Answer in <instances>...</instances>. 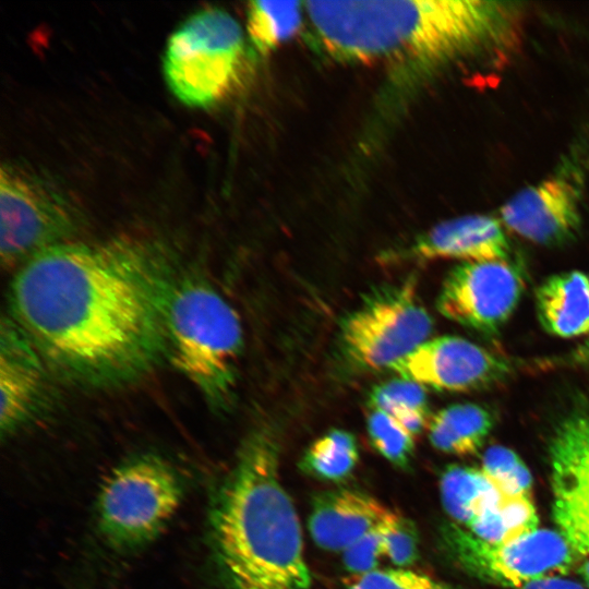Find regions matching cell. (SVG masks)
Here are the masks:
<instances>
[{"instance_id": "obj_1", "label": "cell", "mask_w": 589, "mask_h": 589, "mask_svg": "<svg viewBox=\"0 0 589 589\" xmlns=\"http://www.w3.org/2000/svg\"><path fill=\"white\" fill-rule=\"evenodd\" d=\"M176 284L166 261L147 245L68 241L17 268L11 316L63 374L91 384L121 383L167 350Z\"/></svg>"}, {"instance_id": "obj_2", "label": "cell", "mask_w": 589, "mask_h": 589, "mask_svg": "<svg viewBox=\"0 0 589 589\" xmlns=\"http://www.w3.org/2000/svg\"><path fill=\"white\" fill-rule=\"evenodd\" d=\"M314 44L341 62L438 65L507 48L518 28L515 2L342 0L303 2Z\"/></svg>"}, {"instance_id": "obj_3", "label": "cell", "mask_w": 589, "mask_h": 589, "mask_svg": "<svg viewBox=\"0 0 589 589\" xmlns=\"http://www.w3.org/2000/svg\"><path fill=\"white\" fill-rule=\"evenodd\" d=\"M213 561L226 589H309L294 505L279 478V445L259 430L242 445L208 512Z\"/></svg>"}, {"instance_id": "obj_4", "label": "cell", "mask_w": 589, "mask_h": 589, "mask_svg": "<svg viewBox=\"0 0 589 589\" xmlns=\"http://www.w3.org/2000/svg\"><path fill=\"white\" fill-rule=\"evenodd\" d=\"M243 346L241 321L214 288L176 284L167 315V351L175 366L216 408L235 396Z\"/></svg>"}, {"instance_id": "obj_5", "label": "cell", "mask_w": 589, "mask_h": 589, "mask_svg": "<svg viewBox=\"0 0 589 589\" xmlns=\"http://www.w3.org/2000/svg\"><path fill=\"white\" fill-rule=\"evenodd\" d=\"M184 493L180 472L156 455L132 457L103 481L95 505L96 528L120 553L147 546L166 528Z\"/></svg>"}, {"instance_id": "obj_6", "label": "cell", "mask_w": 589, "mask_h": 589, "mask_svg": "<svg viewBox=\"0 0 589 589\" xmlns=\"http://www.w3.org/2000/svg\"><path fill=\"white\" fill-rule=\"evenodd\" d=\"M244 57V36L238 21L221 8H204L169 36L163 58L165 80L182 104L208 108L236 87Z\"/></svg>"}, {"instance_id": "obj_7", "label": "cell", "mask_w": 589, "mask_h": 589, "mask_svg": "<svg viewBox=\"0 0 589 589\" xmlns=\"http://www.w3.org/2000/svg\"><path fill=\"white\" fill-rule=\"evenodd\" d=\"M589 179V137L579 134L551 172L509 197L500 208L503 225L548 248L569 244L579 236L581 204Z\"/></svg>"}, {"instance_id": "obj_8", "label": "cell", "mask_w": 589, "mask_h": 589, "mask_svg": "<svg viewBox=\"0 0 589 589\" xmlns=\"http://www.w3.org/2000/svg\"><path fill=\"white\" fill-rule=\"evenodd\" d=\"M79 227L72 203L40 176L13 164L0 170V255L20 267L39 252L70 241Z\"/></svg>"}, {"instance_id": "obj_9", "label": "cell", "mask_w": 589, "mask_h": 589, "mask_svg": "<svg viewBox=\"0 0 589 589\" xmlns=\"http://www.w3.org/2000/svg\"><path fill=\"white\" fill-rule=\"evenodd\" d=\"M433 321L409 278L369 296L342 322L341 346L348 359L369 370L389 369L426 341Z\"/></svg>"}, {"instance_id": "obj_10", "label": "cell", "mask_w": 589, "mask_h": 589, "mask_svg": "<svg viewBox=\"0 0 589 589\" xmlns=\"http://www.w3.org/2000/svg\"><path fill=\"white\" fill-rule=\"evenodd\" d=\"M448 555L482 581L519 588L532 580L566 575L578 553L560 531L537 529L506 543H489L449 524L442 531Z\"/></svg>"}, {"instance_id": "obj_11", "label": "cell", "mask_w": 589, "mask_h": 589, "mask_svg": "<svg viewBox=\"0 0 589 589\" xmlns=\"http://www.w3.org/2000/svg\"><path fill=\"white\" fill-rule=\"evenodd\" d=\"M524 287L514 261L465 262L446 275L436 308L446 318L493 336L512 316Z\"/></svg>"}, {"instance_id": "obj_12", "label": "cell", "mask_w": 589, "mask_h": 589, "mask_svg": "<svg viewBox=\"0 0 589 589\" xmlns=\"http://www.w3.org/2000/svg\"><path fill=\"white\" fill-rule=\"evenodd\" d=\"M550 462L553 519L574 550L589 556V408L558 422Z\"/></svg>"}, {"instance_id": "obj_13", "label": "cell", "mask_w": 589, "mask_h": 589, "mask_svg": "<svg viewBox=\"0 0 589 589\" xmlns=\"http://www.w3.org/2000/svg\"><path fill=\"white\" fill-rule=\"evenodd\" d=\"M400 378L447 392L488 389L512 373L510 363L458 336L429 339L389 366Z\"/></svg>"}, {"instance_id": "obj_14", "label": "cell", "mask_w": 589, "mask_h": 589, "mask_svg": "<svg viewBox=\"0 0 589 589\" xmlns=\"http://www.w3.org/2000/svg\"><path fill=\"white\" fill-rule=\"evenodd\" d=\"M43 356L10 315L0 330V428L10 434L36 412L45 387Z\"/></svg>"}, {"instance_id": "obj_15", "label": "cell", "mask_w": 589, "mask_h": 589, "mask_svg": "<svg viewBox=\"0 0 589 589\" xmlns=\"http://www.w3.org/2000/svg\"><path fill=\"white\" fill-rule=\"evenodd\" d=\"M500 218L470 214L444 220L405 249L406 259L465 262L513 261V248Z\"/></svg>"}, {"instance_id": "obj_16", "label": "cell", "mask_w": 589, "mask_h": 589, "mask_svg": "<svg viewBox=\"0 0 589 589\" xmlns=\"http://www.w3.org/2000/svg\"><path fill=\"white\" fill-rule=\"evenodd\" d=\"M390 512L376 498L359 490L324 491L312 500L309 531L321 549L345 551L381 526Z\"/></svg>"}, {"instance_id": "obj_17", "label": "cell", "mask_w": 589, "mask_h": 589, "mask_svg": "<svg viewBox=\"0 0 589 589\" xmlns=\"http://www.w3.org/2000/svg\"><path fill=\"white\" fill-rule=\"evenodd\" d=\"M542 328L561 338L589 336V274L569 271L545 279L536 290Z\"/></svg>"}, {"instance_id": "obj_18", "label": "cell", "mask_w": 589, "mask_h": 589, "mask_svg": "<svg viewBox=\"0 0 589 589\" xmlns=\"http://www.w3.org/2000/svg\"><path fill=\"white\" fill-rule=\"evenodd\" d=\"M494 426L492 412L478 404H455L432 414L428 436L437 450L465 457L477 454Z\"/></svg>"}, {"instance_id": "obj_19", "label": "cell", "mask_w": 589, "mask_h": 589, "mask_svg": "<svg viewBox=\"0 0 589 589\" xmlns=\"http://www.w3.org/2000/svg\"><path fill=\"white\" fill-rule=\"evenodd\" d=\"M440 493L445 512L454 524L462 528L494 508L506 496L481 469L456 465L443 471Z\"/></svg>"}, {"instance_id": "obj_20", "label": "cell", "mask_w": 589, "mask_h": 589, "mask_svg": "<svg viewBox=\"0 0 589 589\" xmlns=\"http://www.w3.org/2000/svg\"><path fill=\"white\" fill-rule=\"evenodd\" d=\"M304 14L300 1H251L247 8V33L256 52L266 55L299 29Z\"/></svg>"}, {"instance_id": "obj_21", "label": "cell", "mask_w": 589, "mask_h": 589, "mask_svg": "<svg viewBox=\"0 0 589 589\" xmlns=\"http://www.w3.org/2000/svg\"><path fill=\"white\" fill-rule=\"evenodd\" d=\"M358 460L356 437L348 431L333 429L308 447L300 468L316 479L337 482L349 477Z\"/></svg>"}, {"instance_id": "obj_22", "label": "cell", "mask_w": 589, "mask_h": 589, "mask_svg": "<svg viewBox=\"0 0 589 589\" xmlns=\"http://www.w3.org/2000/svg\"><path fill=\"white\" fill-rule=\"evenodd\" d=\"M369 405L392 416L414 436L426 429L431 417L425 387L405 378L374 386Z\"/></svg>"}, {"instance_id": "obj_23", "label": "cell", "mask_w": 589, "mask_h": 589, "mask_svg": "<svg viewBox=\"0 0 589 589\" xmlns=\"http://www.w3.org/2000/svg\"><path fill=\"white\" fill-rule=\"evenodd\" d=\"M539 518L531 497L505 496L466 530L489 543H506L538 529Z\"/></svg>"}, {"instance_id": "obj_24", "label": "cell", "mask_w": 589, "mask_h": 589, "mask_svg": "<svg viewBox=\"0 0 589 589\" xmlns=\"http://www.w3.org/2000/svg\"><path fill=\"white\" fill-rule=\"evenodd\" d=\"M481 470L504 495L530 497L532 476L513 449L502 445L489 447L482 455Z\"/></svg>"}, {"instance_id": "obj_25", "label": "cell", "mask_w": 589, "mask_h": 589, "mask_svg": "<svg viewBox=\"0 0 589 589\" xmlns=\"http://www.w3.org/2000/svg\"><path fill=\"white\" fill-rule=\"evenodd\" d=\"M366 429L378 454L398 468H408L414 453V435L388 413L372 409Z\"/></svg>"}, {"instance_id": "obj_26", "label": "cell", "mask_w": 589, "mask_h": 589, "mask_svg": "<svg viewBox=\"0 0 589 589\" xmlns=\"http://www.w3.org/2000/svg\"><path fill=\"white\" fill-rule=\"evenodd\" d=\"M344 586L345 589H459L407 568L375 569L351 575L344 580Z\"/></svg>"}, {"instance_id": "obj_27", "label": "cell", "mask_w": 589, "mask_h": 589, "mask_svg": "<svg viewBox=\"0 0 589 589\" xmlns=\"http://www.w3.org/2000/svg\"><path fill=\"white\" fill-rule=\"evenodd\" d=\"M383 555L395 566L404 568L419 557V534L412 521L394 512L380 526Z\"/></svg>"}, {"instance_id": "obj_28", "label": "cell", "mask_w": 589, "mask_h": 589, "mask_svg": "<svg viewBox=\"0 0 589 589\" xmlns=\"http://www.w3.org/2000/svg\"><path fill=\"white\" fill-rule=\"evenodd\" d=\"M383 555L380 526L342 551V564L351 575L377 569Z\"/></svg>"}, {"instance_id": "obj_29", "label": "cell", "mask_w": 589, "mask_h": 589, "mask_svg": "<svg viewBox=\"0 0 589 589\" xmlns=\"http://www.w3.org/2000/svg\"><path fill=\"white\" fill-rule=\"evenodd\" d=\"M517 589H586L580 584L561 576L532 580Z\"/></svg>"}, {"instance_id": "obj_30", "label": "cell", "mask_w": 589, "mask_h": 589, "mask_svg": "<svg viewBox=\"0 0 589 589\" xmlns=\"http://www.w3.org/2000/svg\"><path fill=\"white\" fill-rule=\"evenodd\" d=\"M568 362L589 371V336L569 353Z\"/></svg>"}, {"instance_id": "obj_31", "label": "cell", "mask_w": 589, "mask_h": 589, "mask_svg": "<svg viewBox=\"0 0 589 589\" xmlns=\"http://www.w3.org/2000/svg\"><path fill=\"white\" fill-rule=\"evenodd\" d=\"M579 565L578 574L582 577L585 584L589 589V556Z\"/></svg>"}]
</instances>
